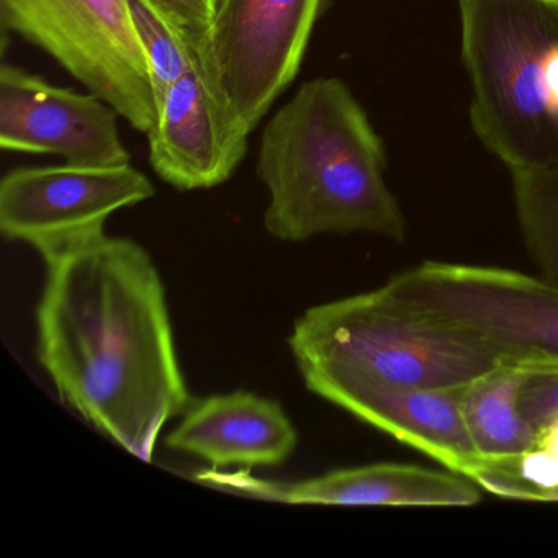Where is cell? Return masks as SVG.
I'll return each instance as SVG.
<instances>
[{"mask_svg": "<svg viewBox=\"0 0 558 558\" xmlns=\"http://www.w3.org/2000/svg\"><path fill=\"white\" fill-rule=\"evenodd\" d=\"M45 263L38 361L64 403L151 462L162 427L191 404L151 256L104 233Z\"/></svg>", "mask_w": 558, "mask_h": 558, "instance_id": "obj_1", "label": "cell"}, {"mask_svg": "<svg viewBox=\"0 0 558 558\" xmlns=\"http://www.w3.org/2000/svg\"><path fill=\"white\" fill-rule=\"evenodd\" d=\"M0 17L136 132H151L158 104L129 0H0Z\"/></svg>", "mask_w": 558, "mask_h": 558, "instance_id": "obj_7", "label": "cell"}, {"mask_svg": "<svg viewBox=\"0 0 558 558\" xmlns=\"http://www.w3.org/2000/svg\"><path fill=\"white\" fill-rule=\"evenodd\" d=\"M155 194V185L132 162L109 168H19L0 182V231L9 240L31 244L48 259L106 233L113 214Z\"/></svg>", "mask_w": 558, "mask_h": 558, "instance_id": "obj_8", "label": "cell"}, {"mask_svg": "<svg viewBox=\"0 0 558 558\" xmlns=\"http://www.w3.org/2000/svg\"><path fill=\"white\" fill-rule=\"evenodd\" d=\"M469 478L493 495L541 501L545 492L558 488V420L542 427L521 456L480 460Z\"/></svg>", "mask_w": 558, "mask_h": 558, "instance_id": "obj_16", "label": "cell"}, {"mask_svg": "<svg viewBox=\"0 0 558 558\" xmlns=\"http://www.w3.org/2000/svg\"><path fill=\"white\" fill-rule=\"evenodd\" d=\"M462 387L403 388L332 380L313 388L312 393L469 478L480 453L460 408Z\"/></svg>", "mask_w": 558, "mask_h": 558, "instance_id": "obj_12", "label": "cell"}, {"mask_svg": "<svg viewBox=\"0 0 558 558\" xmlns=\"http://www.w3.org/2000/svg\"><path fill=\"white\" fill-rule=\"evenodd\" d=\"M326 0H215L198 70L228 125L250 138L299 76Z\"/></svg>", "mask_w": 558, "mask_h": 558, "instance_id": "obj_6", "label": "cell"}, {"mask_svg": "<svg viewBox=\"0 0 558 558\" xmlns=\"http://www.w3.org/2000/svg\"><path fill=\"white\" fill-rule=\"evenodd\" d=\"M515 210L529 253L558 283V168L511 171Z\"/></svg>", "mask_w": 558, "mask_h": 558, "instance_id": "obj_17", "label": "cell"}, {"mask_svg": "<svg viewBox=\"0 0 558 558\" xmlns=\"http://www.w3.org/2000/svg\"><path fill=\"white\" fill-rule=\"evenodd\" d=\"M466 476L401 463L335 470L302 482L257 478L247 470H202L195 482L221 492L286 505L472 506L478 488Z\"/></svg>", "mask_w": 558, "mask_h": 558, "instance_id": "obj_10", "label": "cell"}, {"mask_svg": "<svg viewBox=\"0 0 558 558\" xmlns=\"http://www.w3.org/2000/svg\"><path fill=\"white\" fill-rule=\"evenodd\" d=\"M129 4L148 61L153 94L159 107L166 93L198 66L195 35L175 19L161 0H129Z\"/></svg>", "mask_w": 558, "mask_h": 558, "instance_id": "obj_15", "label": "cell"}, {"mask_svg": "<svg viewBox=\"0 0 558 558\" xmlns=\"http://www.w3.org/2000/svg\"><path fill=\"white\" fill-rule=\"evenodd\" d=\"M146 136L153 171L181 192L225 184L247 153V136L228 125L198 66L166 93Z\"/></svg>", "mask_w": 558, "mask_h": 558, "instance_id": "obj_11", "label": "cell"}, {"mask_svg": "<svg viewBox=\"0 0 558 558\" xmlns=\"http://www.w3.org/2000/svg\"><path fill=\"white\" fill-rule=\"evenodd\" d=\"M299 433L283 408L250 391L214 395L185 410L166 446L225 466H276L289 460Z\"/></svg>", "mask_w": 558, "mask_h": 558, "instance_id": "obj_13", "label": "cell"}, {"mask_svg": "<svg viewBox=\"0 0 558 558\" xmlns=\"http://www.w3.org/2000/svg\"><path fill=\"white\" fill-rule=\"evenodd\" d=\"M191 34L207 31L214 17L215 0H161Z\"/></svg>", "mask_w": 558, "mask_h": 558, "instance_id": "obj_19", "label": "cell"}, {"mask_svg": "<svg viewBox=\"0 0 558 558\" xmlns=\"http://www.w3.org/2000/svg\"><path fill=\"white\" fill-rule=\"evenodd\" d=\"M519 410L535 433L558 420V367L525 368Z\"/></svg>", "mask_w": 558, "mask_h": 558, "instance_id": "obj_18", "label": "cell"}, {"mask_svg": "<svg viewBox=\"0 0 558 558\" xmlns=\"http://www.w3.org/2000/svg\"><path fill=\"white\" fill-rule=\"evenodd\" d=\"M289 345L310 391L332 380L457 388L506 365L482 342L381 289L306 310Z\"/></svg>", "mask_w": 558, "mask_h": 558, "instance_id": "obj_4", "label": "cell"}, {"mask_svg": "<svg viewBox=\"0 0 558 558\" xmlns=\"http://www.w3.org/2000/svg\"><path fill=\"white\" fill-rule=\"evenodd\" d=\"M119 112L94 94L53 86L4 64L0 70V148L57 155L70 166L130 165Z\"/></svg>", "mask_w": 558, "mask_h": 558, "instance_id": "obj_9", "label": "cell"}, {"mask_svg": "<svg viewBox=\"0 0 558 558\" xmlns=\"http://www.w3.org/2000/svg\"><path fill=\"white\" fill-rule=\"evenodd\" d=\"M525 368L502 365L463 385L460 408L480 460L518 457L531 449L535 433L519 410Z\"/></svg>", "mask_w": 558, "mask_h": 558, "instance_id": "obj_14", "label": "cell"}, {"mask_svg": "<svg viewBox=\"0 0 558 558\" xmlns=\"http://www.w3.org/2000/svg\"><path fill=\"white\" fill-rule=\"evenodd\" d=\"M470 122L509 171L558 168V0H459Z\"/></svg>", "mask_w": 558, "mask_h": 558, "instance_id": "obj_3", "label": "cell"}, {"mask_svg": "<svg viewBox=\"0 0 558 558\" xmlns=\"http://www.w3.org/2000/svg\"><path fill=\"white\" fill-rule=\"evenodd\" d=\"M380 289L482 342L506 365L558 367V283L547 277L429 260Z\"/></svg>", "mask_w": 558, "mask_h": 558, "instance_id": "obj_5", "label": "cell"}, {"mask_svg": "<svg viewBox=\"0 0 558 558\" xmlns=\"http://www.w3.org/2000/svg\"><path fill=\"white\" fill-rule=\"evenodd\" d=\"M387 153L344 81H306L264 126L256 174L276 240L319 234H385L401 241L407 221L385 182Z\"/></svg>", "mask_w": 558, "mask_h": 558, "instance_id": "obj_2", "label": "cell"}]
</instances>
